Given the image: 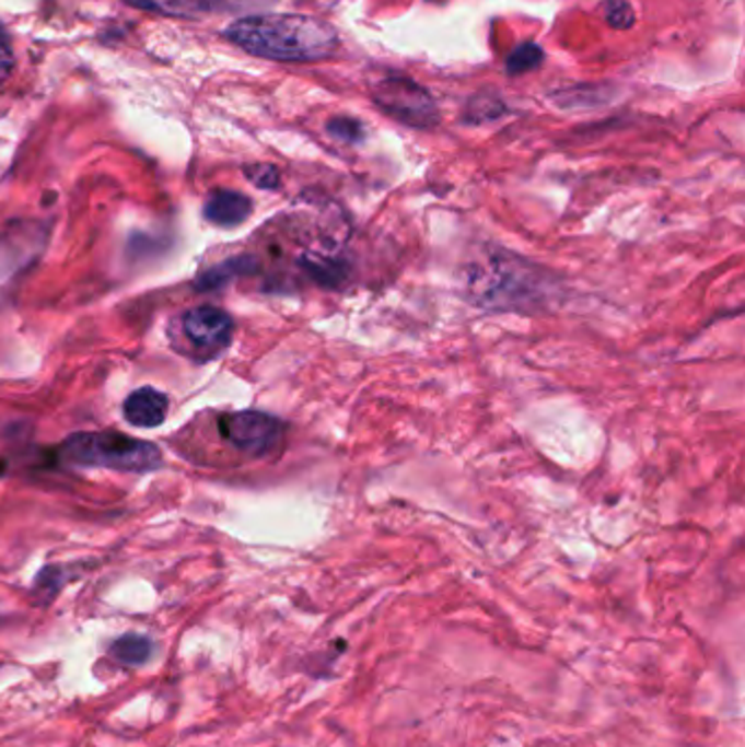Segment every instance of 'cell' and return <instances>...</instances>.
I'll list each match as a JSON object with an SVG mask.
<instances>
[{
    "mask_svg": "<svg viewBox=\"0 0 745 747\" xmlns=\"http://www.w3.org/2000/svg\"><path fill=\"white\" fill-rule=\"evenodd\" d=\"M107 656L129 669H138L142 665H147L153 656V641L144 634H123L116 641H112V645L107 647Z\"/></svg>",
    "mask_w": 745,
    "mask_h": 747,
    "instance_id": "9c48e42d",
    "label": "cell"
},
{
    "mask_svg": "<svg viewBox=\"0 0 745 747\" xmlns=\"http://www.w3.org/2000/svg\"><path fill=\"white\" fill-rule=\"evenodd\" d=\"M252 267H254V260L247 258V256L232 258V260H228V262H223V265H217V267L208 269V271L197 280V287H199L201 291L221 289L223 284H228V282L234 280L236 276L252 271Z\"/></svg>",
    "mask_w": 745,
    "mask_h": 747,
    "instance_id": "30bf717a",
    "label": "cell"
},
{
    "mask_svg": "<svg viewBox=\"0 0 745 747\" xmlns=\"http://www.w3.org/2000/svg\"><path fill=\"white\" fill-rule=\"evenodd\" d=\"M123 416L133 427L155 429L168 416V398L153 387H140L123 402Z\"/></svg>",
    "mask_w": 745,
    "mask_h": 747,
    "instance_id": "52a82bcc",
    "label": "cell"
},
{
    "mask_svg": "<svg viewBox=\"0 0 745 747\" xmlns=\"http://www.w3.org/2000/svg\"><path fill=\"white\" fill-rule=\"evenodd\" d=\"M328 133L344 142H359L363 138V125L354 118H335L328 122Z\"/></svg>",
    "mask_w": 745,
    "mask_h": 747,
    "instance_id": "2e32d148",
    "label": "cell"
},
{
    "mask_svg": "<svg viewBox=\"0 0 745 747\" xmlns=\"http://www.w3.org/2000/svg\"><path fill=\"white\" fill-rule=\"evenodd\" d=\"M125 2L142 11H153L162 15H179V17H190L206 9L201 0H125Z\"/></svg>",
    "mask_w": 745,
    "mask_h": 747,
    "instance_id": "8fae6325",
    "label": "cell"
},
{
    "mask_svg": "<svg viewBox=\"0 0 745 747\" xmlns=\"http://www.w3.org/2000/svg\"><path fill=\"white\" fill-rule=\"evenodd\" d=\"M245 177L256 184L258 188H265V190H273L280 186V173L273 164H249L243 168Z\"/></svg>",
    "mask_w": 745,
    "mask_h": 747,
    "instance_id": "9a60e30c",
    "label": "cell"
},
{
    "mask_svg": "<svg viewBox=\"0 0 745 747\" xmlns=\"http://www.w3.org/2000/svg\"><path fill=\"white\" fill-rule=\"evenodd\" d=\"M219 433L225 442L249 457L271 455L284 435V424L263 411H234L219 418Z\"/></svg>",
    "mask_w": 745,
    "mask_h": 747,
    "instance_id": "277c9868",
    "label": "cell"
},
{
    "mask_svg": "<svg viewBox=\"0 0 745 747\" xmlns=\"http://www.w3.org/2000/svg\"><path fill=\"white\" fill-rule=\"evenodd\" d=\"M46 236L48 230L35 221H18L0 232V289L35 262Z\"/></svg>",
    "mask_w": 745,
    "mask_h": 747,
    "instance_id": "5b68a950",
    "label": "cell"
},
{
    "mask_svg": "<svg viewBox=\"0 0 745 747\" xmlns=\"http://www.w3.org/2000/svg\"><path fill=\"white\" fill-rule=\"evenodd\" d=\"M276 0H210V7H223V9H252V7H263V4H271Z\"/></svg>",
    "mask_w": 745,
    "mask_h": 747,
    "instance_id": "ac0fdd59",
    "label": "cell"
},
{
    "mask_svg": "<svg viewBox=\"0 0 745 747\" xmlns=\"http://www.w3.org/2000/svg\"><path fill=\"white\" fill-rule=\"evenodd\" d=\"M604 17L613 28H630L637 22V13L628 0H606Z\"/></svg>",
    "mask_w": 745,
    "mask_h": 747,
    "instance_id": "5bb4252c",
    "label": "cell"
},
{
    "mask_svg": "<svg viewBox=\"0 0 745 747\" xmlns=\"http://www.w3.org/2000/svg\"><path fill=\"white\" fill-rule=\"evenodd\" d=\"M13 66H15V59H13L11 42H9V35L4 33V28L0 26V85L11 77Z\"/></svg>",
    "mask_w": 745,
    "mask_h": 747,
    "instance_id": "e0dca14e",
    "label": "cell"
},
{
    "mask_svg": "<svg viewBox=\"0 0 745 747\" xmlns=\"http://www.w3.org/2000/svg\"><path fill=\"white\" fill-rule=\"evenodd\" d=\"M225 37L249 55L273 61H322L339 48L333 24L304 13H258L234 20Z\"/></svg>",
    "mask_w": 745,
    "mask_h": 747,
    "instance_id": "6da1fadb",
    "label": "cell"
},
{
    "mask_svg": "<svg viewBox=\"0 0 745 747\" xmlns=\"http://www.w3.org/2000/svg\"><path fill=\"white\" fill-rule=\"evenodd\" d=\"M374 103L403 125L429 129L438 125L440 109L433 96L411 79L392 74L372 85Z\"/></svg>",
    "mask_w": 745,
    "mask_h": 747,
    "instance_id": "3957f363",
    "label": "cell"
},
{
    "mask_svg": "<svg viewBox=\"0 0 745 747\" xmlns=\"http://www.w3.org/2000/svg\"><path fill=\"white\" fill-rule=\"evenodd\" d=\"M68 577H63V569L61 567H46L37 577H35V597L39 604H50L59 591L63 588Z\"/></svg>",
    "mask_w": 745,
    "mask_h": 747,
    "instance_id": "4fadbf2b",
    "label": "cell"
},
{
    "mask_svg": "<svg viewBox=\"0 0 745 747\" xmlns=\"http://www.w3.org/2000/svg\"><path fill=\"white\" fill-rule=\"evenodd\" d=\"M252 199L238 190H214L208 195L203 217L219 227H234L252 214Z\"/></svg>",
    "mask_w": 745,
    "mask_h": 747,
    "instance_id": "ba28073f",
    "label": "cell"
},
{
    "mask_svg": "<svg viewBox=\"0 0 745 747\" xmlns=\"http://www.w3.org/2000/svg\"><path fill=\"white\" fill-rule=\"evenodd\" d=\"M545 61V50L536 42H525L505 61V68L510 74H525L529 70H536Z\"/></svg>",
    "mask_w": 745,
    "mask_h": 747,
    "instance_id": "7c38bea8",
    "label": "cell"
},
{
    "mask_svg": "<svg viewBox=\"0 0 745 747\" xmlns=\"http://www.w3.org/2000/svg\"><path fill=\"white\" fill-rule=\"evenodd\" d=\"M182 330L197 350L208 357H217L232 343L234 322L223 308L203 304L184 315Z\"/></svg>",
    "mask_w": 745,
    "mask_h": 747,
    "instance_id": "8992f818",
    "label": "cell"
},
{
    "mask_svg": "<svg viewBox=\"0 0 745 747\" xmlns=\"http://www.w3.org/2000/svg\"><path fill=\"white\" fill-rule=\"evenodd\" d=\"M57 455L68 466L118 472H151L162 464L158 446L116 431L72 433L61 442Z\"/></svg>",
    "mask_w": 745,
    "mask_h": 747,
    "instance_id": "7a4b0ae2",
    "label": "cell"
}]
</instances>
